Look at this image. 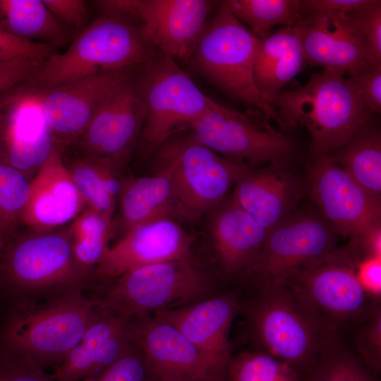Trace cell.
Returning a JSON list of instances; mask_svg holds the SVG:
<instances>
[{"label": "cell", "instance_id": "24", "mask_svg": "<svg viewBox=\"0 0 381 381\" xmlns=\"http://www.w3.org/2000/svg\"><path fill=\"white\" fill-rule=\"evenodd\" d=\"M210 212V237L219 271L228 279L241 278L257 259L267 231L232 196Z\"/></svg>", "mask_w": 381, "mask_h": 381}, {"label": "cell", "instance_id": "2", "mask_svg": "<svg viewBox=\"0 0 381 381\" xmlns=\"http://www.w3.org/2000/svg\"><path fill=\"white\" fill-rule=\"evenodd\" d=\"M271 105L281 131L307 129L312 155L337 150L373 119L348 78L329 69L313 73L298 89L282 91Z\"/></svg>", "mask_w": 381, "mask_h": 381}, {"label": "cell", "instance_id": "22", "mask_svg": "<svg viewBox=\"0 0 381 381\" xmlns=\"http://www.w3.org/2000/svg\"><path fill=\"white\" fill-rule=\"evenodd\" d=\"M59 146L35 95L24 86L0 118V158L26 175Z\"/></svg>", "mask_w": 381, "mask_h": 381}, {"label": "cell", "instance_id": "41", "mask_svg": "<svg viewBox=\"0 0 381 381\" xmlns=\"http://www.w3.org/2000/svg\"><path fill=\"white\" fill-rule=\"evenodd\" d=\"M94 381H149L142 353L135 346Z\"/></svg>", "mask_w": 381, "mask_h": 381}, {"label": "cell", "instance_id": "1", "mask_svg": "<svg viewBox=\"0 0 381 381\" xmlns=\"http://www.w3.org/2000/svg\"><path fill=\"white\" fill-rule=\"evenodd\" d=\"M246 305L250 332L260 351L301 375L339 337V329L288 283L268 286Z\"/></svg>", "mask_w": 381, "mask_h": 381}, {"label": "cell", "instance_id": "32", "mask_svg": "<svg viewBox=\"0 0 381 381\" xmlns=\"http://www.w3.org/2000/svg\"><path fill=\"white\" fill-rule=\"evenodd\" d=\"M261 38L277 25L293 27L301 18L299 0H226L220 2Z\"/></svg>", "mask_w": 381, "mask_h": 381}, {"label": "cell", "instance_id": "46", "mask_svg": "<svg viewBox=\"0 0 381 381\" xmlns=\"http://www.w3.org/2000/svg\"><path fill=\"white\" fill-rule=\"evenodd\" d=\"M23 86L20 85L9 92L0 95V118L5 109L23 91Z\"/></svg>", "mask_w": 381, "mask_h": 381}, {"label": "cell", "instance_id": "31", "mask_svg": "<svg viewBox=\"0 0 381 381\" xmlns=\"http://www.w3.org/2000/svg\"><path fill=\"white\" fill-rule=\"evenodd\" d=\"M74 257L79 266L93 277L95 267L109 248L112 222L85 208L68 229Z\"/></svg>", "mask_w": 381, "mask_h": 381}, {"label": "cell", "instance_id": "8", "mask_svg": "<svg viewBox=\"0 0 381 381\" xmlns=\"http://www.w3.org/2000/svg\"><path fill=\"white\" fill-rule=\"evenodd\" d=\"M365 257L353 243L337 246L326 255L296 270L285 283L299 291L338 329L358 325L380 304L361 287L356 276Z\"/></svg>", "mask_w": 381, "mask_h": 381}, {"label": "cell", "instance_id": "45", "mask_svg": "<svg viewBox=\"0 0 381 381\" xmlns=\"http://www.w3.org/2000/svg\"><path fill=\"white\" fill-rule=\"evenodd\" d=\"M370 0H299L301 15L315 11L352 13L365 6Z\"/></svg>", "mask_w": 381, "mask_h": 381}, {"label": "cell", "instance_id": "13", "mask_svg": "<svg viewBox=\"0 0 381 381\" xmlns=\"http://www.w3.org/2000/svg\"><path fill=\"white\" fill-rule=\"evenodd\" d=\"M306 193L338 233L358 241L381 226L380 198L368 193L327 155H312Z\"/></svg>", "mask_w": 381, "mask_h": 381}, {"label": "cell", "instance_id": "34", "mask_svg": "<svg viewBox=\"0 0 381 381\" xmlns=\"http://www.w3.org/2000/svg\"><path fill=\"white\" fill-rule=\"evenodd\" d=\"M226 381H303L291 366L262 351H243L233 356Z\"/></svg>", "mask_w": 381, "mask_h": 381}, {"label": "cell", "instance_id": "42", "mask_svg": "<svg viewBox=\"0 0 381 381\" xmlns=\"http://www.w3.org/2000/svg\"><path fill=\"white\" fill-rule=\"evenodd\" d=\"M50 12L76 36L90 23L86 4L82 0H42Z\"/></svg>", "mask_w": 381, "mask_h": 381}, {"label": "cell", "instance_id": "4", "mask_svg": "<svg viewBox=\"0 0 381 381\" xmlns=\"http://www.w3.org/2000/svg\"><path fill=\"white\" fill-rule=\"evenodd\" d=\"M98 313L82 290L54 295L44 303H20L4 333L6 353L43 368L59 365L78 344Z\"/></svg>", "mask_w": 381, "mask_h": 381}, {"label": "cell", "instance_id": "15", "mask_svg": "<svg viewBox=\"0 0 381 381\" xmlns=\"http://www.w3.org/2000/svg\"><path fill=\"white\" fill-rule=\"evenodd\" d=\"M354 12L315 11L301 15L296 25L306 63L344 76L373 64Z\"/></svg>", "mask_w": 381, "mask_h": 381}, {"label": "cell", "instance_id": "33", "mask_svg": "<svg viewBox=\"0 0 381 381\" xmlns=\"http://www.w3.org/2000/svg\"><path fill=\"white\" fill-rule=\"evenodd\" d=\"M303 381H378L339 336L328 344L301 375Z\"/></svg>", "mask_w": 381, "mask_h": 381}, {"label": "cell", "instance_id": "29", "mask_svg": "<svg viewBox=\"0 0 381 381\" xmlns=\"http://www.w3.org/2000/svg\"><path fill=\"white\" fill-rule=\"evenodd\" d=\"M121 166L109 159L87 156L76 158L66 165L85 208L112 222L123 184L117 174Z\"/></svg>", "mask_w": 381, "mask_h": 381}, {"label": "cell", "instance_id": "21", "mask_svg": "<svg viewBox=\"0 0 381 381\" xmlns=\"http://www.w3.org/2000/svg\"><path fill=\"white\" fill-rule=\"evenodd\" d=\"M241 308L237 294L229 292L155 314L179 330L226 376L233 356L230 329Z\"/></svg>", "mask_w": 381, "mask_h": 381}, {"label": "cell", "instance_id": "38", "mask_svg": "<svg viewBox=\"0 0 381 381\" xmlns=\"http://www.w3.org/2000/svg\"><path fill=\"white\" fill-rule=\"evenodd\" d=\"M347 78L368 111L380 114L381 64H370Z\"/></svg>", "mask_w": 381, "mask_h": 381}, {"label": "cell", "instance_id": "7", "mask_svg": "<svg viewBox=\"0 0 381 381\" xmlns=\"http://www.w3.org/2000/svg\"><path fill=\"white\" fill-rule=\"evenodd\" d=\"M156 150V171L169 179L177 213L189 219L220 204L248 166L228 161L191 134L173 136Z\"/></svg>", "mask_w": 381, "mask_h": 381}, {"label": "cell", "instance_id": "26", "mask_svg": "<svg viewBox=\"0 0 381 381\" xmlns=\"http://www.w3.org/2000/svg\"><path fill=\"white\" fill-rule=\"evenodd\" d=\"M305 63L296 25L257 38L254 78L264 101L271 105L284 87L301 72Z\"/></svg>", "mask_w": 381, "mask_h": 381}, {"label": "cell", "instance_id": "47", "mask_svg": "<svg viewBox=\"0 0 381 381\" xmlns=\"http://www.w3.org/2000/svg\"><path fill=\"white\" fill-rule=\"evenodd\" d=\"M2 246H3V235L0 233V255L2 250Z\"/></svg>", "mask_w": 381, "mask_h": 381}, {"label": "cell", "instance_id": "40", "mask_svg": "<svg viewBox=\"0 0 381 381\" xmlns=\"http://www.w3.org/2000/svg\"><path fill=\"white\" fill-rule=\"evenodd\" d=\"M0 381H56L33 361L7 353L0 356Z\"/></svg>", "mask_w": 381, "mask_h": 381}, {"label": "cell", "instance_id": "14", "mask_svg": "<svg viewBox=\"0 0 381 381\" xmlns=\"http://www.w3.org/2000/svg\"><path fill=\"white\" fill-rule=\"evenodd\" d=\"M134 345L142 353L149 381H226L190 341L156 314L128 320Z\"/></svg>", "mask_w": 381, "mask_h": 381}, {"label": "cell", "instance_id": "36", "mask_svg": "<svg viewBox=\"0 0 381 381\" xmlns=\"http://www.w3.org/2000/svg\"><path fill=\"white\" fill-rule=\"evenodd\" d=\"M358 325L353 337L355 353L368 368L378 373L381 369L380 305Z\"/></svg>", "mask_w": 381, "mask_h": 381}, {"label": "cell", "instance_id": "5", "mask_svg": "<svg viewBox=\"0 0 381 381\" xmlns=\"http://www.w3.org/2000/svg\"><path fill=\"white\" fill-rule=\"evenodd\" d=\"M97 310L130 320L210 297L212 283L193 259L154 263L111 279Z\"/></svg>", "mask_w": 381, "mask_h": 381}, {"label": "cell", "instance_id": "28", "mask_svg": "<svg viewBox=\"0 0 381 381\" xmlns=\"http://www.w3.org/2000/svg\"><path fill=\"white\" fill-rule=\"evenodd\" d=\"M0 28L18 37L54 48L66 44L75 37L42 0H0Z\"/></svg>", "mask_w": 381, "mask_h": 381}, {"label": "cell", "instance_id": "9", "mask_svg": "<svg viewBox=\"0 0 381 381\" xmlns=\"http://www.w3.org/2000/svg\"><path fill=\"white\" fill-rule=\"evenodd\" d=\"M136 83L145 107L142 138L150 150L184 130L207 109L212 100L174 59L162 55L145 64Z\"/></svg>", "mask_w": 381, "mask_h": 381}, {"label": "cell", "instance_id": "10", "mask_svg": "<svg viewBox=\"0 0 381 381\" xmlns=\"http://www.w3.org/2000/svg\"><path fill=\"white\" fill-rule=\"evenodd\" d=\"M190 130L199 142L236 164H295L299 158V145L293 137L258 126L248 115L212 99Z\"/></svg>", "mask_w": 381, "mask_h": 381}, {"label": "cell", "instance_id": "39", "mask_svg": "<svg viewBox=\"0 0 381 381\" xmlns=\"http://www.w3.org/2000/svg\"><path fill=\"white\" fill-rule=\"evenodd\" d=\"M354 14L367 42L372 63L381 64V1L370 0Z\"/></svg>", "mask_w": 381, "mask_h": 381}, {"label": "cell", "instance_id": "16", "mask_svg": "<svg viewBox=\"0 0 381 381\" xmlns=\"http://www.w3.org/2000/svg\"><path fill=\"white\" fill-rule=\"evenodd\" d=\"M145 115L137 84L128 74L108 92L78 140L85 156L122 165L142 131Z\"/></svg>", "mask_w": 381, "mask_h": 381}, {"label": "cell", "instance_id": "44", "mask_svg": "<svg viewBox=\"0 0 381 381\" xmlns=\"http://www.w3.org/2000/svg\"><path fill=\"white\" fill-rule=\"evenodd\" d=\"M357 279L368 295L380 301L381 296V257H363L356 267Z\"/></svg>", "mask_w": 381, "mask_h": 381}, {"label": "cell", "instance_id": "27", "mask_svg": "<svg viewBox=\"0 0 381 381\" xmlns=\"http://www.w3.org/2000/svg\"><path fill=\"white\" fill-rule=\"evenodd\" d=\"M118 201L113 235L119 233L122 236L135 226L170 219L177 213L171 183L166 176L157 171L150 176L123 181Z\"/></svg>", "mask_w": 381, "mask_h": 381}, {"label": "cell", "instance_id": "25", "mask_svg": "<svg viewBox=\"0 0 381 381\" xmlns=\"http://www.w3.org/2000/svg\"><path fill=\"white\" fill-rule=\"evenodd\" d=\"M134 346L128 321L98 310L80 341L52 374L56 381H94Z\"/></svg>", "mask_w": 381, "mask_h": 381}, {"label": "cell", "instance_id": "43", "mask_svg": "<svg viewBox=\"0 0 381 381\" xmlns=\"http://www.w3.org/2000/svg\"><path fill=\"white\" fill-rule=\"evenodd\" d=\"M42 62L20 59L0 63V94L25 83L35 73Z\"/></svg>", "mask_w": 381, "mask_h": 381}, {"label": "cell", "instance_id": "11", "mask_svg": "<svg viewBox=\"0 0 381 381\" xmlns=\"http://www.w3.org/2000/svg\"><path fill=\"white\" fill-rule=\"evenodd\" d=\"M1 276L12 289L55 294L82 290L92 276L78 264L68 230L33 231L7 250Z\"/></svg>", "mask_w": 381, "mask_h": 381}, {"label": "cell", "instance_id": "19", "mask_svg": "<svg viewBox=\"0 0 381 381\" xmlns=\"http://www.w3.org/2000/svg\"><path fill=\"white\" fill-rule=\"evenodd\" d=\"M211 8L206 0H136L133 18L155 49L188 63Z\"/></svg>", "mask_w": 381, "mask_h": 381}, {"label": "cell", "instance_id": "12", "mask_svg": "<svg viewBox=\"0 0 381 381\" xmlns=\"http://www.w3.org/2000/svg\"><path fill=\"white\" fill-rule=\"evenodd\" d=\"M338 235L320 212L295 211L268 231L257 259L241 278L258 291L284 284L299 267L337 248Z\"/></svg>", "mask_w": 381, "mask_h": 381}, {"label": "cell", "instance_id": "17", "mask_svg": "<svg viewBox=\"0 0 381 381\" xmlns=\"http://www.w3.org/2000/svg\"><path fill=\"white\" fill-rule=\"evenodd\" d=\"M192 236L171 219L135 226L109 246L93 277L111 280L135 268L191 259Z\"/></svg>", "mask_w": 381, "mask_h": 381}, {"label": "cell", "instance_id": "37", "mask_svg": "<svg viewBox=\"0 0 381 381\" xmlns=\"http://www.w3.org/2000/svg\"><path fill=\"white\" fill-rule=\"evenodd\" d=\"M54 47L18 37L0 28V63L20 59L43 62L54 54Z\"/></svg>", "mask_w": 381, "mask_h": 381}, {"label": "cell", "instance_id": "6", "mask_svg": "<svg viewBox=\"0 0 381 381\" xmlns=\"http://www.w3.org/2000/svg\"><path fill=\"white\" fill-rule=\"evenodd\" d=\"M257 37L220 3L207 23L188 61L200 75L231 99L280 122L276 110L264 101L254 78Z\"/></svg>", "mask_w": 381, "mask_h": 381}, {"label": "cell", "instance_id": "23", "mask_svg": "<svg viewBox=\"0 0 381 381\" xmlns=\"http://www.w3.org/2000/svg\"><path fill=\"white\" fill-rule=\"evenodd\" d=\"M56 147L30 181L20 222L33 231L53 230L73 220L85 207Z\"/></svg>", "mask_w": 381, "mask_h": 381}, {"label": "cell", "instance_id": "3", "mask_svg": "<svg viewBox=\"0 0 381 381\" xmlns=\"http://www.w3.org/2000/svg\"><path fill=\"white\" fill-rule=\"evenodd\" d=\"M154 51L140 26L100 16L74 37L66 51L42 62L25 88L39 92L79 78L128 70L152 60Z\"/></svg>", "mask_w": 381, "mask_h": 381}, {"label": "cell", "instance_id": "20", "mask_svg": "<svg viewBox=\"0 0 381 381\" xmlns=\"http://www.w3.org/2000/svg\"><path fill=\"white\" fill-rule=\"evenodd\" d=\"M295 164L246 166L234 184V200L267 231L293 212L306 193V179Z\"/></svg>", "mask_w": 381, "mask_h": 381}, {"label": "cell", "instance_id": "30", "mask_svg": "<svg viewBox=\"0 0 381 381\" xmlns=\"http://www.w3.org/2000/svg\"><path fill=\"white\" fill-rule=\"evenodd\" d=\"M327 155L368 193L380 198L381 134L373 119Z\"/></svg>", "mask_w": 381, "mask_h": 381}, {"label": "cell", "instance_id": "35", "mask_svg": "<svg viewBox=\"0 0 381 381\" xmlns=\"http://www.w3.org/2000/svg\"><path fill=\"white\" fill-rule=\"evenodd\" d=\"M30 192L26 176L0 158V233L12 232L20 222Z\"/></svg>", "mask_w": 381, "mask_h": 381}, {"label": "cell", "instance_id": "18", "mask_svg": "<svg viewBox=\"0 0 381 381\" xmlns=\"http://www.w3.org/2000/svg\"><path fill=\"white\" fill-rule=\"evenodd\" d=\"M127 71L90 75L44 91L31 92L58 144L63 146L80 138L108 92L128 75Z\"/></svg>", "mask_w": 381, "mask_h": 381}]
</instances>
